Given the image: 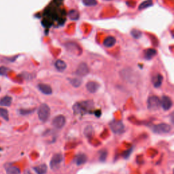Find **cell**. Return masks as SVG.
Segmentation results:
<instances>
[{
  "label": "cell",
  "mask_w": 174,
  "mask_h": 174,
  "mask_svg": "<svg viewBox=\"0 0 174 174\" xmlns=\"http://www.w3.org/2000/svg\"><path fill=\"white\" fill-rule=\"evenodd\" d=\"M92 107H93V103L91 101H87L80 103H77L73 106V108L74 113L78 114L87 112V111L90 110Z\"/></svg>",
  "instance_id": "obj_1"
},
{
  "label": "cell",
  "mask_w": 174,
  "mask_h": 174,
  "mask_svg": "<svg viewBox=\"0 0 174 174\" xmlns=\"http://www.w3.org/2000/svg\"><path fill=\"white\" fill-rule=\"evenodd\" d=\"M50 107L47 104L43 103L40 106L37 111V115L39 119L42 122H46L49 118L50 116Z\"/></svg>",
  "instance_id": "obj_2"
},
{
  "label": "cell",
  "mask_w": 174,
  "mask_h": 174,
  "mask_svg": "<svg viewBox=\"0 0 174 174\" xmlns=\"http://www.w3.org/2000/svg\"><path fill=\"white\" fill-rule=\"evenodd\" d=\"M172 128L168 124L161 123L153 126L152 131L157 134H165L168 133L172 131Z\"/></svg>",
  "instance_id": "obj_3"
},
{
  "label": "cell",
  "mask_w": 174,
  "mask_h": 174,
  "mask_svg": "<svg viewBox=\"0 0 174 174\" xmlns=\"http://www.w3.org/2000/svg\"><path fill=\"white\" fill-rule=\"evenodd\" d=\"M111 130L116 134H121L125 131V126L121 121H113L110 123Z\"/></svg>",
  "instance_id": "obj_4"
},
{
  "label": "cell",
  "mask_w": 174,
  "mask_h": 174,
  "mask_svg": "<svg viewBox=\"0 0 174 174\" xmlns=\"http://www.w3.org/2000/svg\"><path fill=\"white\" fill-rule=\"evenodd\" d=\"M161 106V100L157 96L150 97L148 99V107L150 110H157Z\"/></svg>",
  "instance_id": "obj_5"
},
{
  "label": "cell",
  "mask_w": 174,
  "mask_h": 174,
  "mask_svg": "<svg viewBox=\"0 0 174 174\" xmlns=\"http://www.w3.org/2000/svg\"><path fill=\"white\" fill-rule=\"evenodd\" d=\"M65 124V118L63 115L57 116L56 117L53 118L52 121V126L57 129L63 128Z\"/></svg>",
  "instance_id": "obj_6"
},
{
  "label": "cell",
  "mask_w": 174,
  "mask_h": 174,
  "mask_svg": "<svg viewBox=\"0 0 174 174\" xmlns=\"http://www.w3.org/2000/svg\"><path fill=\"white\" fill-rule=\"evenodd\" d=\"M161 105L164 110H165V111L169 110L173 106L172 100L171 98L169 97L164 95L162 97V99L161 101Z\"/></svg>",
  "instance_id": "obj_7"
},
{
  "label": "cell",
  "mask_w": 174,
  "mask_h": 174,
  "mask_svg": "<svg viewBox=\"0 0 174 174\" xmlns=\"http://www.w3.org/2000/svg\"><path fill=\"white\" fill-rule=\"evenodd\" d=\"M88 72H89V68H88L87 64L85 63H82L78 65V68L76 69V75L82 77L87 75Z\"/></svg>",
  "instance_id": "obj_8"
},
{
  "label": "cell",
  "mask_w": 174,
  "mask_h": 174,
  "mask_svg": "<svg viewBox=\"0 0 174 174\" xmlns=\"http://www.w3.org/2000/svg\"><path fill=\"white\" fill-rule=\"evenodd\" d=\"M63 161V156H62L61 154H56L52 157V158H51V163H50V165H51V167L54 169H55L57 167L59 166V165L61 164V163Z\"/></svg>",
  "instance_id": "obj_9"
},
{
  "label": "cell",
  "mask_w": 174,
  "mask_h": 174,
  "mask_svg": "<svg viewBox=\"0 0 174 174\" xmlns=\"http://www.w3.org/2000/svg\"><path fill=\"white\" fill-rule=\"evenodd\" d=\"M37 87H38V88H39V90L42 92V93L47 95L52 94V88L51 86H49L48 84H38Z\"/></svg>",
  "instance_id": "obj_10"
},
{
  "label": "cell",
  "mask_w": 174,
  "mask_h": 174,
  "mask_svg": "<svg viewBox=\"0 0 174 174\" xmlns=\"http://www.w3.org/2000/svg\"><path fill=\"white\" fill-rule=\"evenodd\" d=\"M99 87V85L98 83H97L95 82H92V81H90L87 83L86 84V88L88 90V91H89L91 93H94L98 91Z\"/></svg>",
  "instance_id": "obj_11"
},
{
  "label": "cell",
  "mask_w": 174,
  "mask_h": 174,
  "mask_svg": "<svg viewBox=\"0 0 174 174\" xmlns=\"http://www.w3.org/2000/svg\"><path fill=\"white\" fill-rule=\"evenodd\" d=\"M117 42V40L113 36H108L103 40V45L107 48H110L114 46Z\"/></svg>",
  "instance_id": "obj_12"
},
{
  "label": "cell",
  "mask_w": 174,
  "mask_h": 174,
  "mask_svg": "<svg viewBox=\"0 0 174 174\" xmlns=\"http://www.w3.org/2000/svg\"><path fill=\"white\" fill-rule=\"evenodd\" d=\"M87 161V157L84 154H79L76 156L75 162L77 165H81L84 164Z\"/></svg>",
  "instance_id": "obj_13"
},
{
  "label": "cell",
  "mask_w": 174,
  "mask_h": 174,
  "mask_svg": "<svg viewBox=\"0 0 174 174\" xmlns=\"http://www.w3.org/2000/svg\"><path fill=\"white\" fill-rule=\"evenodd\" d=\"M163 81V77L161 74H157L152 78V83L154 87L158 88L161 86Z\"/></svg>",
  "instance_id": "obj_14"
},
{
  "label": "cell",
  "mask_w": 174,
  "mask_h": 174,
  "mask_svg": "<svg viewBox=\"0 0 174 174\" xmlns=\"http://www.w3.org/2000/svg\"><path fill=\"white\" fill-rule=\"evenodd\" d=\"M33 169L37 174H45L47 172L48 167L46 164H42L35 167Z\"/></svg>",
  "instance_id": "obj_15"
},
{
  "label": "cell",
  "mask_w": 174,
  "mask_h": 174,
  "mask_svg": "<svg viewBox=\"0 0 174 174\" xmlns=\"http://www.w3.org/2000/svg\"><path fill=\"white\" fill-rule=\"evenodd\" d=\"M12 98L11 97L5 96L0 100V106L9 107L12 104Z\"/></svg>",
  "instance_id": "obj_16"
},
{
  "label": "cell",
  "mask_w": 174,
  "mask_h": 174,
  "mask_svg": "<svg viewBox=\"0 0 174 174\" xmlns=\"http://www.w3.org/2000/svg\"><path fill=\"white\" fill-rule=\"evenodd\" d=\"M157 51L154 48H148L144 52V56L146 59H151L157 55Z\"/></svg>",
  "instance_id": "obj_17"
},
{
  "label": "cell",
  "mask_w": 174,
  "mask_h": 174,
  "mask_svg": "<svg viewBox=\"0 0 174 174\" xmlns=\"http://www.w3.org/2000/svg\"><path fill=\"white\" fill-rule=\"evenodd\" d=\"M55 67L59 71L63 72V71L65 70V69H66L67 65H66V63H65L63 61L59 59V60H57L55 62Z\"/></svg>",
  "instance_id": "obj_18"
},
{
  "label": "cell",
  "mask_w": 174,
  "mask_h": 174,
  "mask_svg": "<svg viewBox=\"0 0 174 174\" xmlns=\"http://www.w3.org/2000/svg\"><path fill=\"white\" fill-rule=\"evenodd\" d=\"M69 17L73 21L78 20L80 17V14L78 10H72L69 12Z\"/></svg>",
  "instance_id": "obj_19"
},
{
  "label": "cell",
  "mask_w": 174,
  "mask_h": 174,
  "mask_svg": "<svg viewBox=\"0 0 174 174\" xmlns=\"http://www.w3.org/2000/svg\"><path fill=\"white\" fill-rule=\"evenodd\" d=\"M153 4L152 0H145V1L143 2L142 3H140V5L139 6V10H144L147 8V7H149Z\"/></svg>",
  "instance_id": "obj_20"
},
{
  "label": "cell",
  "mask_w": 174,
  "mask_h": 174,
  "mask_svg": "<svg viewBox=\"0 0 174 174\" xmlns=\"http://www.w3.org/2000/svg\"><path fill=\"white\" fill-rule=\"evenodd\" d=\"M21 170L17 167L11 166L6 169V174H20Z\"/></svg>",
  "instance_id": "obj_21"
},
{
  "label": "cell",
  "mask_w": 174,
  "mask_h": 174,
  "mask_svg": "<svg viewBox=\"0 0 174 174\" xmlns=\"http://www.w3.org/2000/svg\"><path fill=\"white\" fill-rule=\"evenodd\" d=\"M0 117L3 118L5 121H8L9 120V114L8 112L6 109L3 107H0Z\"/></svg>",
  "instance_id": "obj_22"
},
{
  "label": "cell",
  "mask_w": 174,
  "mask_h": 174,
  "mask_svg": "<svg viewBox=\"0 0 174 174\" xmlns=\"http://www.w3.org/2000/svg\"><path fill=\"white\" fill-rule=\"evenodd\" d=\"M69 82L72 85L73 87H74L76 88L79 87L81 84H82V80L78 78H72V79H69Z\"/></svg>",
  "instance_id": "obj_23"
},
{
  "label": "cell",
  "mask_w": 174,
  "mask_h": 174,
  "mask_svg": "<svg viewBox=\"0 0 174 174\" xmlns=\"http://www.w3.org/2000/svg\"><path fill=\"white\" fill-rule=\"evenodd\" d=\"M82 2L86 6H95L97 4V0H83Z\"/></svg>",
  "instance_id": "obj_24"
},
{
  "label": "cell",
  "mask_w": 174,
  "mask_h": 174,
  "mask_svg": "<svg viewBox=\"0 0 174 174\" xmlns=\"http://www.w3.org/2000/svg\"><path fill=\"white\" fill-rule=\"evenodd\" d=\"M93 133V129H92V127L91 126H88L86 127V129L84 130V134L87 137H90L92 135Z\"/></svg>",
  "instance_id": "obj_25"
},
{
  "label": "cell",
  "mask_w": 174,
  "mask_h": 174,
  "mask_svg": "<svg viewBox=\"0 0 174 174\" xmlns=\"http://www.w3.org/2000/svg\"><path fill=\"white\" fill-rule=\"evenodd\" d=\"M131 34L135 39H138L142 36V32L137 29H133L131 32Z\"/></svg>",
  "instance_id": "obj_26"
},
{
  "label": "cell",
  "mask_w": 174,
  "mask_h": 174,
  "mask_svg": "<svg viewBox=\"0 0 174 174\" xmlns=\"http://www.w3.org/2000/svg\"><path fill=\"white\" fill-rule=\"evenodd\" d=\"M8 72V69L6 67H0V76H5Z\"/></svg>",
  "instance_id": "obj_27"
},
{
  "label": "cell",
  "mask_w": 174,
  "mask_h": 174,
  "mask_svg": "<svg viewBox=\"0 0 174 174\" xmlns=\"http://www.w3.org/2000/svg\"><path fill=\"white\" fill-rule=\"evenodd\" d=\"M106 157H107V152H103L101 154V156H100V160H101L102 161H105Z\"/></svg>",
  "instance_id": "obj_28"
},
{
  "label": "cell",
  "mask_w": 174,
  "mask_h": 174,
  "mask_svg": "<svg viewBox=\"0 0 174 174\" xmlns=\"http://www.w3.org/2000/svg\"><path fill=\"white\" fill-rule=\"evenodd\" d=\"M95 115L96 116V117L99 118L100 117H101V115H102V112H101V111H100V110H97V111H96V112H95Z\"/></svg>",
  "instance_id": "obj_29"
},
{
  "label": "cell",
  "mask_w": 174,
  "mask_h": 174,
  "mask_svg": "<svg viewBox=\"0 0 174 174\" xmlns=\"http://www.w3.org/2000/svg\"><path fill=\"white\" fill-rule=\"evenodd\" d=\"M131 152V149H129V150L128 152H125V154H126V155H125L124 157H125V158L128 157L129 156V153H130Z\"/></svg>",
  "instance_id": "obj_30"
},
{
  "label": "cell",
  "mask_w": 174,
  "mask_h": 174,
  "mask_svg": "<svg viewBox=\"0 0 174 174\" xmlns=\"http://www.w3.org/2000/svg\"><path fill=\"white\" fill-rule=\"evenodd\" d=\"M109 1H110V0H109Z\"/></svg>",
  "instance_id": "obj_31"
}]
</instances>
